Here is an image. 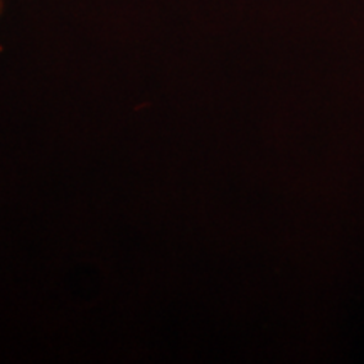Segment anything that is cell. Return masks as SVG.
<instances>
[{
  "label": "cell",
  "instance_id": "cell-1",
  "mask_svg": "<svg viewBox=\"0 0 364 364\" xmlns=\"http://www.w3.org/2000/svg\"><path fill=\"white\" fill-rule=\"evenodd\" d=\"M0 12H2V0H0ZM0 51H2V46H0Z\"/></svg>",
  "mask_w": 364,
  "mask_h": 364
}]
</instances>
